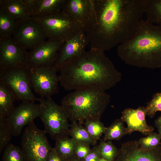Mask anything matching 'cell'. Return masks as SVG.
<instances>
[{
	"instance_id": "cell-19",
	"label": "cell",
	"mask_w": 161,
	"mask_h": 161,
	"mask_svg": "<svg viewBox=\"0 0 161 161\" xmlns=\"http://www.w3.org/2000/svg\"><path fill=\"white\" fill-rule=\"evenodd\" d=\"M0 8L17 23L33 17L24 0H0Z\"/></svg>"
},
{
	"instance_id": "cell-10",
	"label": "cell",
	"mask_w": 161,
	"mask_h": 161,
	"mask_svg": "<svg viewBox=\"0 0 161 161\" xmlns=\"http://www.w3.org/2000/svg\"><path fill=\"white\" fill-rule=\"evenodd\" d=\"M53 66L29 68L32 88L41 97L47 98L59 92V76Z\"/></svg>"
},
{
	"instance_id": "cell-7",
	"label": "cell",
	"mask_w": 161,
	"mask_h": 161,
	"mask_svg": "<svg viewBox=\"0 0 161 161\" xmlns=\"http://www.w3.org/2000/svg\"><path fill=\"white\" fill-rule=\"evenodd\" d=\"M32 122L27 125L23 133L21 149L25 161H46L52 149L46 136Z\"/></svg>"
},
{
	"instance_id": "cell-28",
	"label": "cell",
	"mask_w": 161,
	"mask_h": 161,
	"mask_svg": "<svg viewBox=\"0 0 161 161\" xmlns=\"http://www.w3.org/2000/svg\"><path fill=\"white\" fill-rule=\"evenodd\" d=\"M84 124V127L89 134L96 141L104 134L106 128L99 120H87L85 121Z\"/></svg>"
},
{
	"instance_id": "cell-27",
	"label": "cell",
	"mask_w": 161,
	"mask_h": 161,
	"mask_svg": "<svg viewBox=\"0 0 161 161\" xmlns=\"http://www.w3.org/2000/svg\"><path fill=\"white\" fill-rule=\"evenodd\" d=\"M97 146L101 158L109 161H114L118 152V149L112 141L107 142L101 140Z\"/></svg>"
},
{
	"instance_id": "cell-15",
	"label": "cell",
	"mask_w": 161,
	"mask_h": 161,
	"mask_svg": "<svg viewBox=\"0 0 161 161\" xmlns=\"http://www.w3.org/2000/svg\"><path fill=\"white\" fill-rule=\"evenodd\" d=\"M89 43L84 30L65 41L58 53L53 65L57 71H59L62 66L68 61L84 52Z\"/></svg>"
},
{
	"instance_id": "cell-31",
	"label": "cell",
	"mask_w": 161,
	"mask_h": 161,
	"mask_svg": "<svg viewBox=\"0 0 161 161\" xmlns=\"http://www.w3.org/2000/svg\"><path fill=\"white\" fill-rule=\"evenodd\" d=\"M147 115L153 117L158 111H161V92L154 94L145 107Z\"/></svg>"
},
{
	"instance_id": "cell-35",
	"label": "cell",
	"mask_w": 161,
	"mask_h": 161,
	"mask_svg": "<svg viewBox=\"0 0 161 161\" xmlns=\"http://www.w3.org/2000/svg\"><path fill=\"white\" fill-rule=\"evenodd\" d=\"M155 122L157 127H161V116L156 120Z\"/></svg>"
},
{
	"instance_id": "cell-36",
	"label": "cell",
	"mask_w": 161,
	"mask_h": 161,
	"mask_svg": "<svg viewBox=\"0 0 161 161\" xmlns=\"http://www.w3.org/2000/svg\"><path fill=\"white\" fill-rule=\"evenodd\" d=\"M67 161H82L77 157L75 155L69 159L67 160Z\"/></svg>"
},
{
	"instance_id": "cell-13",
	"label": "cell",
	"mask_w": 161,
	"mask_h": 161,
	"mask_svg": "<svg viewBox=\"0 0 161 161\" xmlns=\"http://www.w3.org/2000/svg\"><path fill=\"white\" fill-rule=\"evenodd\" d=\"M41 105L31 102H22L15 107L7 117L12 127V136H19L23 127L33 122L36 118L40 117Z\"/></svg>"
},
{
	"instance_id": "cell-12",
	"label": "cell",
	"mask_w": 161,
	"mask_h": 161,
	"mask_svg": "<svg viewBox=\"0 0 161 161\" xmlns=\"http://www.w3.org/2000/svg\"><path fill=\"white\" fill-rule=\"evenodd\" d=\"M65 41L48 39L32 50L28 52L29 68L53 66L58 53Z\"/></svg>"
},
{
	"instance_id": "cell-34",
	"label": "cell",
	"mask_w": 161,
	"mask_h": 161,
	"mask_svg": "<svg viewBox=\"0 0 161 161\" xmlns=\"http://www.w3.org/2000/svg\"><path fill=\"white\" fill-rule=\"evenodd\" d=\"M46 161H67V160L54 148H52L50 151Z\"/></svg>"
},
{
	"instance_id": "cell-37",
	"label": "cell",
	"mask_w": 161,
	"mask_h": 161,
	"mask_svg": "<svg viewBox=\"0 0 161 161\" xmlns=\"http://www.w3.org/2000/svg\"><path fill=\"white\" fill-rule=\"evenodd\" d=\"M158 131L159 132V134L161 139V127H157Z\"/></svg>"
},
{
	"instance_id": "cell-3",
	"label": "cell",
	"mask_w": 161,
	"mask_h": 161,
	"mask_svg": "<svg viewBox=\"0 0 161 161\" xmlns=\"http://www.w3.org/2000/svg\"><path fill=\"white\" fill-rule=\"evenodd\" d=\"M118 55L130 65L161 67V26L142 19L134 36L117 47Z\"/></svg>"
},
{
	"instance_id": "cell-30",
	"label": "cell",
	"mask_w": 161,
	"mask_h": 161,
	"mask_svg": "<svg viewBox=\"0 0 161 161\" xmlns=\"http://www.w3.org/2000/svg\"><path fill=\"white\" fill-rule=\"evenodd\" d=\"M161 140L159 134L152 132L147 136L140 138L137 141L142 148L145 150H151L160 145Z\"/></svg>"
},
{
	"instance_id": "cell-24",
	"label": "cell",
	"mask_w": 161,
	"mask_h": 161,
	"mask_svg": "<svg viewBox=\"0 0 161 161\" xmlns=\"http://www.w3.org/2000/svg\"><path fill=\"white\" fill-rule=\"evenodd\" d=\"M77 143L72 138L64 137L56 140L55 148L66 160L75 155Z\"/></svg>"
},
{
	"instance_id": "cell-26",
	"label": "cell",
	"mask_w": 161,
	"mask_h": 161,
	"mask_svg": "<svg viewBox=\"0 0 161 161\" xmlns=\"http://www.w3.org/2000/svg\"><path fill=\"white\" fill-rule=\"evenodd\" d=\"M16 24L9 15L0 8V37L12 36Z\"/></svg>"
},
{
	"instance_id": "cell-8",
	"label": "cell",
	"mask_w": 161,
	"mask_h": 161,
	"mask_svg": "<svg viewBox=\"0 0 161 161\" xmlns=\"http://www.w3.org/2000/svg\"><path fill=\"white\" fill-rule=\"evenodd\" d=\"M0 80L6 83L14 94L16 100L22 102L39 101L32 91L29 68L17 67L0 69Z\"/></svg>"
},
{
	"instance_id": "cell-33",
	"label": "cell",
	"mask_w": 161,
	"mask_h": 161,
	"mask_svg": "<svg viewBox=\"0 0 161 161\" xmlns=\"http://www.w3.org/2000/svg\"><path fill=\"white\" fill-rule=\"evenodd\" d=\"M101 158L97 146H95L82 161H98Z\"/></svg>"
},
{
	"instance_id": "cell-32",
	"label": "cell",
	"mask_w": 161,
	"mask_h": 161,
	"mask_svg": "<svg viewBox=\"0 0 161 161\" xmlns=\"http://www.w3.org/2000/svg\"><path fill=\"white\" fill-rule=\"evenodd\" d=\"M91 150L90 145L84 143H77L75 151V155L83 161Z\"/></svg>"
},
{
	"instance_id": "cell-16",
	"label": "cell",
	"mask_w": 161,
	"mask_h": 161,
	"mask_svg": "<svg viewBox=\"0 0 161 161\" xmlns=\"http://www.w3.org/2000/svg\"><path fill=\"white\" fill-rule=\"evenodd\" d=\"M121 120L127 124V134H131L134 131H138L145 135L153 132L154 127L148 125L146 122L147 115L145 108L140 106L134 109L127 108L122 112Z\"/></svg>"
},
{
	"instance_id": "cell-18",
	"label": "cell",
	"mask_w": 161,
	"mask_h": 161,
	"mask_svg": "<svg viewBox=\"0 0 161 161\" xmlns=\"http://www.w3.org/2000/svg\"><path fill=\"white\" fill-rule=\"evenodd\" d=\"M34 17L47 16L62 11L65 0H24Z\"/></svg>"
},
{
	"instance_id": "cell-22",
	"label": "cell",
	"mask_w": 161,
	"mask_h": 161,
	"mask_svg": "<svg viewBox=\"0 0 161 161\" xmlns=\"http://www.w3.org/2000/svg\"><path fill=\"white\" fill-rule=\"evenodd\" d=\"M146 20L161 26V0H144Z\"/></svg>"
},
{
	"instance_id": "cell-23",
	"label": "cell",
	"mask_w": 161,
	"mask_h": 161,
	"mask_svg": "<svg viewBox=\"0 0 161 161\" xmlns=\"http://www.w3.org/2000/svg\"><path fill=\"white\" fill-rule=\"evenodd\" d=\"M121 119H117L108 127H106L104 133L103 140H119L122 137L127 134L125 127Z\"/></svg>"
},
{
	"instance_id": "cell-20",
	"label": "cell",
	"mask_w": 161,
	"mask_h": 161,
	"mask_svg": "<svg viewBox=\"0 0 161 161\" xmlns=\"http://www.w3.org/2000/svg\"><path fill=\"white\" fill-rule=\"evenodd\" d=\"M15 95L4 82L0 80V115L8 117L15 108Z\"/></svg>"
},
{
	"instance_id": "cell-6",
	"label": "cell",
	"mask_w": 161,
	"mask_h": 161,
	"mask_svg": "<svg viewBox=\"0 0 161 161\" xmlns=\"http://www.w3.org/2000/svg\"><path fill=\"white\" fill-rule=\"evenodd\" d=\"M35 18L42 25L48 39L66 40L84 30V25L62 11Z\"/></svg>"
},
{
	"instance_id": "cell-2",
	"label": "cell",
	"mask_w": 161,
	"mask_h": 161,
	"mask_svg": "<svg viewBox=\"0 0 161 161\" xmlns=\"http://www.w3.org/2000/svg\"><path fill=\"white\" fill-rule=\"evenodd\" d=\"M59 71L60 84L68 91L87 88L106 91L121 78L104 52L93 48L68 61Z\"/></svg>"
},
{
	"instance_id": "cell-39",
	"label": "cell",
	"mask_w": 161,
	"mask_h": 161,
	"mask_svg": "<svg viewBox=\"0 0 161 161\" xmlns=\"http://www.w3.org/2000/svg\"></svg>"
},
{
	"instance_id": "cell-4",
	"label": "cell",
	"mask_w": 161,
	"mask_h": 161,
	"mask_svg": "<svg viewBox=\"0 0 161 161\" xmlns=\"http://www.w3.org/2000/svg\"><path fill=\"white\" fill-rule=\"evenodd\" d=\"M110 98L105 91L100 89H78L64 96L61 106L72 123L81 125L87 120H100Z\"/></svg>"
},
{
	"instance_id": "cell-11",
	"label": "cell",
	"mask_w": 161,
	"mask_h": 161,
	"mask_svg": "<svg viewBox=\"0 0 161 161\" xmlns=\"http://www.w3.org/2000/svg\"><path fill=\"white\" fill-rule=\"evenodd\" d=\"M28 53L26 49L15 41L12 36L0 37V69L29 67Z\"/></svg>"
},
{
	"instance_id": "cell-25",
	"label": "cell",
	"mask_w": 161,
	"mask_h": 161,
	"mask_svg": "<svg viewBox=\"0 0 161 161\" xmlns=\"http://www.w3.org/2000/svg\"><path fill=\"white\" fill-rule=\"evenodd\" d=\"M12 127L7 117L0 115V152L9 144L12 135Z\"/></svg>"
},
{
	"instance_id": "cell-17",
	"label": "cell",
	"mask_w": 161,
	"mask_h": 161,
	"mask_svg": "<svg viewBox=\"0 0 161 161\" xmlns=\"http://www.w3.org/2000/svg\"><path fill=\"white\" fill-rule=\"evenodd\" d=\"M92 7V0H65L62 11L84 25L87 22Z\"/></svg>"
},
{
	"instance_id": "cell-38",
	"label": "cell",
	"mask_w": 161,
	"mask_h": 161,
	"mask_svg": "<svg viewBox=\"0 0 161 161\" xmlns=\"http://www.w3.org/2000/svg\"><path fill=\"white\" fill-rule=\"evenodd\" d=\"M98 161H109L103 158H100Z\"/></svg>"
},
{
	"instance_id": "cell-5",
	"label": "cell",
	"mask_w": 161,
	"mask_h": 161,
	"mask_svg": "<svg viewBox=\"0 0 161 161\" xmlns=\"http://www.w3.org/2000/svg\"><path fill=\"white\" fill-rule=\"evenodd\" d=\"M39 101L41 107L40 117L46 134L56 141L68 137L70 128L68 119L61 106L57 104L51 97H40Z\"/></svg>"
},
{
	"instance_id": "cell-1",
	"label": "cell",
	"mask_w": 161,
	"mask_h": 161,
	"mask_svg": "<svg viewBox=\"0 0 161 161\" xmlns=\"http://www.w3.org/2000/svg\"><path fill=\"white\" fill-rule=\"evenodd\" d=\"M144 0H92L84 30L91 48L104 52L130 39L144 13Z\"/></svg>"
},
{
	"instance_id": "cell-9",
	"label": "cell",
	"mask_w": 161,
	"mask_h": 161,
	"mask_svg": "<svg viewBox=\"0 0 161 161\" xmlns=\"http://www.w3.org/2000/svg\"><path fill=\"white\" fill-rule=\"evenodd\" d=\"M12 36L18 45L30 51L45 42L47 38L42 25L34 17L17 23Z\"/></svg>"
},
{
	"instance_id": "cell-14",
	"label": "cell",
	"mask_w": 161,
	"mask_h": 161,
	"mask_svg": "<svg viewBox=\"0 0 161 161\" xmlns=\"http://www.w3.org/2000/svg\"><path fill=\"white\" fill-rule=\"evenodd\" d=\"M114 161H161V145L145 150L137 140L128 141L121 144Z\"/></svg>"
},
{
	"instance_id": "cell-21",
	"label": "cell",
	"mask_w": 161,
	"mask_h": 161,
	"mask_svg": "<svg viewBox=\"0 0 161 161\" xmlns=\"http://www.w3.org/2000/svg\"><path fill=\"white\" fill-rule=\"evenodd\" d=\"M69 134L77 143L95 145L97 141L89 134L85 127L77 123L72 122L70 126Z\"/></svg>"
},
{
	"instance_id": "cell-29",
	"label": "cell",
	"mask_w": 161,
	"mask_h": 161,
	"mask_svg": "<svg viewBox=\"0 0 161 161\" xmlns=\"http://www.w3.org/2000/svg\"><path fill=\"white\" fill-rule=\"evenodd\" d=\"M2 161H25L21 148L9 143L4 149Z\"/></svg>"
}]
</instances>
